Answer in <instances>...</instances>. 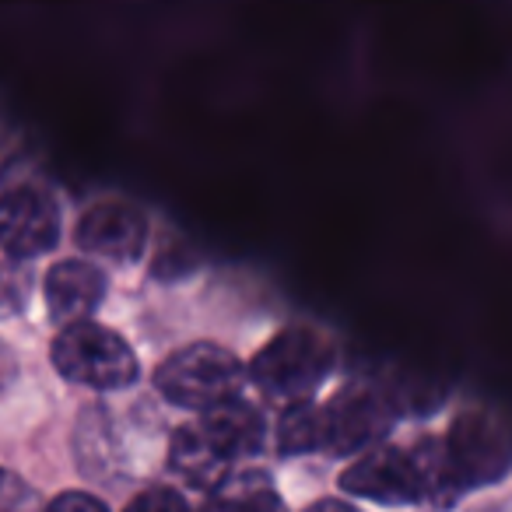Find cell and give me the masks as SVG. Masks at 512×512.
<instances>
[{"label":"cell","instance_id":"7a4b0ae2","mask_svg":"<svg viewBox=\"0 0 512 512\" xmlns=\"http://www.w3.org/2000/svg\"><path fill=\"white\" fill-rule=\"evenodd\" d=\"M246 369L228 348L211 341L186 344L172 351L155 372V386L169 404L186 411H214V407L239 400Z\"/></svg>","mask_w":512,"mask_h":512},{"label":"cell","instance_id":"e0dca14e","mask_svg":"<svg viewBox=\"0 0 512 512\" xmlns=\"http://www.w3.org/2000/svg\"><path fill=\"white\" fill-rule=\"evenodd\" d=\"M306 512H358V509H355V505H348V502H337V498H323V502L309 505Z\"/></svg>","mask_w":512,"mask_h":512},{"label":"cell","instance_id":"6da1fadb","mask_svg":"<svg viewBox=\"0 0 512 512\" xmlns=\"http://www.w3.org/2000/svg\"><path fill=\"white\" fill-rule=\"evenodd\" d=\"M337 348L313 327H288L256 351L249 379L278 404H302L334 372Z\"/></svg>","mask_w":512,"mask_h":512},{"label":"cell","instance_id":"277c9868","mask_svg":"<svg viewBox=\"0 0 512 512\" xmlns=\"http://www.w3.org/2000/svg\"><path fill=\"white\" fill-rule=\"evenodd\" d=\"M60 242V204L39 186L0 193V249L11 260H32Z\"/></svg>","mask_w":512,"mask_h":512},{"label":"cell","instance_id":"ba28073f","mask_svg":"<svg viewBox=\"0 0 512 512\" xmlns=\"http://www.w3.org/2000/svg\"><path fill=\"white\" fill-rule=\"evenodd\" d=\"M148 242V218L134 204L102 200L85 211L78 225V246L92 256H106L113 264H134Z\"/></svg>","mask_w":512,"mask_h":512},{"label":"cell","instance_id":"5b68a950","mask_svg":"<svg viewBox=\"0 0 512 512\" xmlns=\"http://www.w3.org/2000/svg\"><path fill=\"white\" fill-rule=\"evenodd\" d=\"M341 488L351 495L372 498L379 505H414L425 502V474L418 453H404L397 446L369 449L341 474Z\"/></svg>","mask_w":512,"mask_h":512},{"label":"cell","instance_id":"2e32d148","mask_svg":"<svg viewBox=\"0 0 512 512\" xmlns=\"http://www.w3.org/2000/svg\"><path fill=\"white\" fill-rule=\"evenodd\" d=\"M43 512H109V509L95 495H88V491H67V495L53 498Z\"/></svg>","mask_w":512,"mask_h":512},{"label":"cell","instance_id":"9c48e42d","mask_svg":"<svg viewBox=\"0 0 512 512\" xmlns=\"http://www.w3.org/2000/svg\"><path fill=\"white\" fill-rule=\"evenodd\" d=\"M106 274L88 260H60L46 271V306L50 316L64 327L81 320H92V313L106 299Z\"/></svg>","mask_w":512,"mask_h":512},{"label":"cell","instance_id":"52a82bcc","mask_svg":"<svg viewBox=\"0 0 512 512\" xmlns=\"http://www.w3.org/2000/svg\"><path fill=\"white\" fill-rule=\"evenodd\" d=\"M442 449H446V460L463 491L477 481H495L509 467V456H512L505 432L488 414H463L453 425V432H449Z\"/></svg>","mask_w":512,"mask_h":512},{"label":"cell","instance_id":"7c38bea8","mask_svg":"<svg viewBox=\"0 0 512 512\" xmlns=\"http://www.w3.org/2000/svg\"><path fill=\"white\" fill-rule=\"evenodd\" d=\"M207 512H288L281 495L274 491L271 477L246 470V474H228L218 488H211Z\"/></svg>","mask_w":512,"mask_h":512},{"label":"cell","instance_id":"ac0fdd59","mask_svg":"<svg viewBox=\"0 0 512 512\" xmlns=\"http://www.w3.org/2000/svg\"><path fill=\"white\" fill-rule=\"evenodd\" d=\"M11 376H15V355H11V351L0 344V386L8 383Z\"/></svg>","mask_w":512,"mask_h":512},{"label":"cell","instance_id":"3957f363","mask_svg":"<svg viewBox=\"0 0 512 512\" xmlns=\"http://www.w3.org/2000/svg\"><path fill=\"white\" fill-rule=\"evenodd\" d=\"M50 358L67 383L88 386V390H127L141 376L134 348L116 330L95 320H81L60 330L53 337Z\"/></svg>","mask_w":512,"mask_h":512},{"label":"cell","instance_id":"30bf717a","mask_svg":"<svg viewBox=\"0 0 512 512\" xmlns=\"http://www.w3.org/2000/svg\"><path fill=\"white\" fill-rule=\"evenodd\" d=\"M169 463L186 484H193V488H218L228 477V467H232V463L225 460V453L211 442V435L204 432L200 421L183 425L172 435Z\"/></svg>","mask_w":512,"mask_h":512},{"label":"cell","instance_id":"5bb4252c","mask_svg":"<svg viewBox=\"0 0 512 512\" xmlns=\"http://www.w3.org/2000/svg\"><path fill=\"white\" fill-rule=\"evenodd\" d=\"M36 509V491L29 481L15 474V470L0 467V512H32Z\"/></svg>","mask_w":512,"mask_h":512},{"label":"cell","instance_id":"8992f818","mask_svg":"<svg viewBox=\"0 0 512 512\" xmlns=\"http://www.w3.org/2000/svg\"><path fill=\"white\" fill-rule=\"evenodd\" d=\"M393 425V404L376 386H348L323 407V449L358 453L383 439Z\"/></svg>","mask_w":512,"mask_h":512},{"label":"cell","instance_id":"4fadbf2b","mask_svg":"<svg viewBox=\"0 0 512 512\" xmlns=\"http://www.w3.org/2000/svg\"><path fill=\"white\" fill-rule=\"evenodd\" d=\"M278 449L288 456L323 449V407L309 404V400L288 407L278 425Z\"/></svg>","mask_w":512,"mask_h":512},{"label":"cell","instance_id":"8fae6325","mask_svg":"<svg viewBox=\"0 0 512 512\" xmlns=\"http://www.w3.org/2000/svg\"><path fill=\"white\" fill-rule=\"evenodd\" d=\"M200 425L211 435L214 446L225 453L228 463L253 456L256 449L264 446V418L246 400H228V404L214 407V411H204Z\"/></svg>","mask_w":512,"mask_h":512},{"label":"cell","instance_id":"9a60e30c","mask_svg":"<svg viewBox=\"0 0 512 512\" xmlns=\"http://www.w3.org/2000/svg\"><path fill=\"white\" fill-rule=\"evenodd\" d=\"M123 512H190V505H186V498L176 488H148Z\"/></svg>","mask_w":512,"mask_h":512}]
</instances>
